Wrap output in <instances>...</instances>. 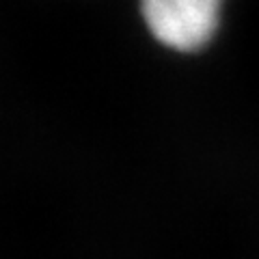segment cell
I'll use <instances>...</instances> for the list:
<instances>
[{
	"instance_id": "1",
	"label": "cell",
	"mask_w": 259,
	"mask_h": 259,
	"mask_svg": "<svg viewBox=\"0 0 259 259\" xmlns=\"http://www.w3.org/2000/svg\"><path fill=\"white\" fill-rule=\"evenodd\" d=\"M141 11L149 32L162 46L194 52L216 35L223 0H141Z\"/></svg>"
}]
</instances>
